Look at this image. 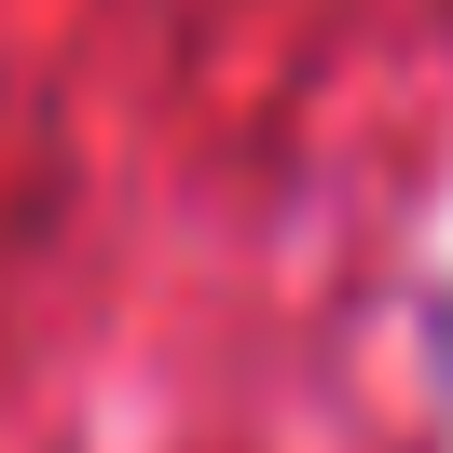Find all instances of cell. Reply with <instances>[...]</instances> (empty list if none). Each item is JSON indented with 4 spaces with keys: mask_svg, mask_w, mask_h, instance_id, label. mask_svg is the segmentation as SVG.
<instances>
[{
    "mask_svg": "<svg viewBox=\"0 0 453 453\" xmlns=\"http://www.w3.org/2000/svg\"><path fill=\"white\" fill-rule=\"evenodd\" d=\"M426 357H440V385H453V288L426 303Z\"/></svg>",
    "mask_w": 453,
    "mask_h": 453,
    "instance_id": "cell-1",
    "label": "cell"
}]
</instances>
